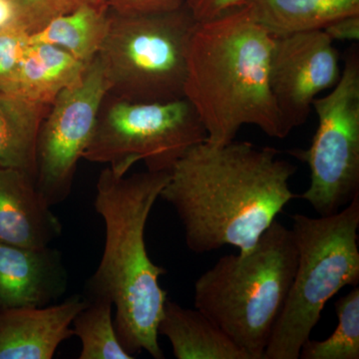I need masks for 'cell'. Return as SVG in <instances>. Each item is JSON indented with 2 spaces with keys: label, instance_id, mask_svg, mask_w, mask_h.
Segmentation results:
<instances>
[{
  "label": "cell",
  "instance_id": "cell-1",
  "mask_svg": "<svg viewBox=\"0 0 359 359\" xmlns=\"http://www.w3.org/2000/svg\"><path fill=\"white\" fill-rule=\"evenodd\" d=\"M295 172L275 148L205 141L175 163L160 198L174 208L195 254L224 245L245 254L297 197L290 187Z\"/></svg>",
  "mask_w": 359,
  "mask_h": 359
},
{
  "label": "cell",
  "instance_id": "cell-2",
  "mask_svg": "<svg viewBox=\"0 0 359 359\" xmlns=\"http://www.w3.org/2000/svg\"><path fill=\"white\" fill-rule=\"evenodd\" d=\"M168 178L169 172L122 176L106 167L97 181L94 205L105 224V244L84 295L112 302L118 339L133 356L144 351L165 358L158 325L168 299L159 278L167 271L149 257L145 230Z\"/></svg>",
  "mask_w": 359,
  "mask_h": 359
},
{
  "label": "cell",
  "instance_id": "cell-3",
  "mask_svg": "<svg viewBox=\"0 0 359 359\" xmlns=\"http://www.w3.org/2000/svg\"><path fill=\"white\" fill-rule=\"evenodd\" d=\"M273 37L242 6L194 28L184 98L207 133L205 142L224 145L252 125L271 138L285 139L269 85Z\"/></svg>",
  "mask_w": 359,
  "mask_h": 359
},
{
  "label": "cell",
  "instance_id": "cell-4",
  "mask_svg": "<svg viewBox=\"0 0 359 359\" xmlns=\"http://www.w3.org/2000/svg\"><path fill=\"white\" fill-rule=\"evenodd\" d=\"M294 233L280 222L245 254L228 255L194 285V304L250 359H263L297 269Z\"/></svg>",
  "mask_w": 359,
  "mask_h": 359
},
{
  "label": "cell",
  "instance_id": "cell-5",
  "mask_svg": "<svg viewBox=\"0 0 359 359\" xmlns=\"http://www.w3.org/2000/svg\"><path fill=\"white\" fill-rule=\"evenodd\" d=\"M292 222L297 269L263 359H299L327 302L359 282V196L330 216Z\"/></svg>",
  "mask_w": 359,
  "mask_h": 359
},
{
  "label": "cell",
  "instance_id": "cell-6",
  "mask_svg": "<svg viewBox=\"0 0 359 359\" xmlns=\"http://www.w3.org/2000/svg\"><path fill=\"white\" fill-rule=\"evenodd\" d=\"M197 22L186 6L162 13L111 11L107 34L97 55L108 94L138 103L183 99L189 43Z\"/></svg>",
  "mask_w": 359,
  "mask_h": 359
},
{
  "label": "cell",
  "instance_id": "cell-7",
  "mask_svg": "<svg viewBox=\"0 0 359 359\" xmlns=\"http://www.w3.org/2000/svg\"><path fill=\"white\" fill-rule=\"evenodd\" d=\"M207 139L199 116L185 98L138 103L107 94L83 159L127 175L136 163L148 171L170 172L187 151Z\"/></svg>",
  "mask_w": 359,
  "mask_h": 359
},
{
  "label": "cell",
  "instance_id": "cell-8",
  "mask_svg": "<svg viewBox=\"0 0 359 359\" xmlns=\"http://www.w3.org/2000/svg\"><path fill=\"white\" fill-rule=\"evenodd\" d=\"M318 126L308 150L292 152L309 165L311 185L299 196L321 217L359 196V48L353 44L332 91L313 101Z\"/></svg>",
  "mask_w": 359,
  "mask_h": 359
},
{
  "label": "cell",
  "instance_id": "cell-9",
  "mask_svg": "<svg viewBox=\"0 0 359 359\" xmlns=\"http://www.w3.org/2000/svg\"><path fill=\"white\" fill-rule=\"evenodd\" d=\"M107 94L108 83L96 56L79 79L51 104L39 131L34 179L51 207L69 196L78 162L83 158Z\"/></svg>",
  "mask_w": 359,
  "mask_h": 359
},
{
  "label": "cell",
  "instance_id": "cell-10",
  "mask_svg": "<svg viewBox=\"0 0 359 359\" xmlns=\"http://www.w3.org/2000/svg\"><path fill=\"white\" fill-rule=\"evenodd\" d=\"M334 42L323 30L273 37L269 85L287 136L306 122L318 95L339 81Z\"/></svg>",
  "mask_w": 359,
  "mask_h": 359
},
{
  "label": "cell",
  "instance_id": "cell-11",
  "mask_svg": "<svg viewBox=\"0 0 359 359\" xmlns=\"http://www.w3.org/2000/svg\"><path fill=\"white\" fill-rule=\"evenodd\" d=\"M62 255L54 248L0 243V308H40L55 304L68 289Z\"/></svg>",
  "mask_w": 359,
  "mask_h": 359
},
{
  "label": "cell",
  "instance_id": "cell-12",
  "mask_svg": "<svg viewBox=\"0 0 359 359\" xmlns=\"http://www.w3.org/2000/svg\"><path fill=\"white\" fill-rule=\"evenodd\" d=\"M86 304L84 294H73L40 308H0V359L53 358Z\"/></svg>",
  "mask_w": 359,
  "mask_h": 359
},
{
  "label": "cell",
  "instance_id": "cell-13",
  "mask_svg": "<svg viewBox=\"0 0 359 359\" xmlns=\"http://www.w3.org/2000/svg\"><path fill=\"white\" fill-rule=\"evenodd\" d=\"M61 233L62 224L34 179L20 170L0 167V243L48 247Z\"/></svg>",
  "mask_w": 359,
  "mask_h": 359
},
{
  "label": "cell",
  "instance_id": "cell-14",
  "mask_svg": "<svg viewBox=\"0 0 359 359\" xmlns=\"http://www.w3.org/2000/svg\"><path fill=\"white\" fill-rule=\"evenodd\" d=\"M87 65L57 46L30 41L18 69L0 81V92L51 106L63 89L79 79Z\"/></svg>",
  "mask_w": 359,
  "mask_h": 359
},
{
  "label": "cell",
  "instance_id": "cell-15",
  "mask_svg": "<svg viewBox=\"0 0 359 359\" xmlns=\"http://www.w3.org/2000/svg\"><path fill=\"white\" fill-rule=\"evenodd\" d=\"M158 334L171 344L177 359H250L223 330L197 309L167 299Z\"/></svg>",
  "mask_w": 359,
  "mask_h": 359
},
{
  "label": "cell",
  "instance_id": "cell-16",
  "mask_svg": "<svg viewBox=\"0 0 359 359\" xmlns=\"http://www.w3.org/2000/svg\"><path fill=\"white\" fill-rule=\"evenodd\" d=\"M252 18L273 37L323 30L359 14V0H249Z\"/></svg>",
  "mask_w": 359,
  "mask_h": 359
},
{
  "label": "cell",
  "instance_id": "cell-17",
  "mask_svg": "<svg viewBox=\"0 0 359 359\" xmlns=\"http://www.w3.org/2000/svg\"><path fill=\"white\" fill-rule=\"evenodd\" d=\"M50 106L0 92V167L35 179L39 135Z\"/></svg>",
  "mask_w": 359,
  "mask_h": 359
},
{
  "label": "cell",
  "instance_id": "cell-18",
  "mask_svg": "<svg viewBox=\"0 0 359 359\" xmlns=\"http://www.w3.org/2000/svg\"><path fill=\"white\" fill-rule=\"evenodd\" d=\"M106 4H86L49 21L30 34V41L63 49L78 60L89 63L98 55L110 23Z\"/></svg>",
  "mask_w": 359,
  "mask_h": 359
},
{
  "label": "cell",
  "instance_id": "cell-19",
  "mask_svg": "<svg viewBox=\"0 0 359 359\" xmlns=\"http://www.w3.org/2000/svg\"><path fill=\"white\" fill-rule=\"evenodd\" d=\"M85 297V295H84ZM72 334L81 342L79 359H133L118 339L113 304L108 299H87L86 306L72 321Z\"/></svg>",
  "mask_w": 359,
  "mask_h": 359
},
{
  "label": "cell",
  "instance_id": "cell-20",
  "mask_svg": "<svg viewBox=\"0 0 359 359\" xmlns=\"http://www.w3.org/2000/svg\"><path fill=\"white\" fill-rule=\"evenodd\" d=\"M337 327L334 334L323 340L308 339L299 353L302 359L359 358V289L335 302Z\"/></svg>",
  "mask_w": 359,
  "mask_h": 359
},
{
  "label": "cell",
  "instance_id": "cell-21",
  "mask_svg": "<svg viewBox=\"0 0 359 359\" xmlns=\"http://www.w3.org/2000/svg\"><path fill=\"white\" fill-rule=\"evenodd\" d=\"M14 2L18 7L20 25L32 34L57 16L86 4H106V0H14Z\"/></svg>",
  "mask_w": 359,
  "mask_h": 359
},
{
  "label": "cell",
  "instance_id": "cell-22",
  "mask_svg": "<svg viewBox=\"0 0 359 359\" xmlns=\"http://www.w3.org/2000/svg\"><path fill=\"white\" fill-rule=\"evenodd\" d=\"M30 45V33L20 23L0 32V81L18 69Z\"/></svg>",
  "mask_w": 359,
  "mask_h": 359
},
{
  "label": "cell",
  "instance_id": "cell-23",
  "mask_svg": "<svg viewBox=\"0 0 359 359\" xmlns=\"http://www.w3.org/2000/svg\"><path fill=\"white\" fill-rule=\"evenodd\" d=\"M111 11L118 14L170 13L185 6L186 0H106Z\"/></svg>",
  "mask_w": 359,
  "mask_h": 359
},
{
  "label": "cell",
  "instance_id": "cell-24",
  "mask_svg": "<svg viewBox=\"0 0 359 359\" xmlns=\"http://www.w3.org/2000/svg\"><path fill=\"white\" fill-rule=\"evenodd\" d=\"M249 0H186L185 6L197 21L212 20L244 6Z\"/></svg>",
  "mask_w": 359,
  "mask_h": 359
},
{
  "label": "cell",
  "instance_id": "cell-25",
  "mask_svg": "<svg viewBox=\"0 0 359 359\" xmlns=\"http://www.w3.org/2000/svg\"><path fill=\"white\" fill-rule=\"evenodd\" d=\"M323 32L327 33L332 41L358 42L359 40V14L346 16L335 20L325 27Z\"/></svg>",
  "mask_w": 359,
  "mask_h": 359
},
{
  "label": "cell",
  "instance_id": "cell-26",
  "mask_svg": "<svg viewBox=\"0 0 359 359\" xmlns=\"http://www.w3.org/2000/svg\"><path fill=\"white\" fill-rule=\"evenodd\" d=\"M18 23L20 16L14 0H0V32Z\"/></svg>",
  "mask_w": 359,
  "mask_h": 359
}]
</instances>
